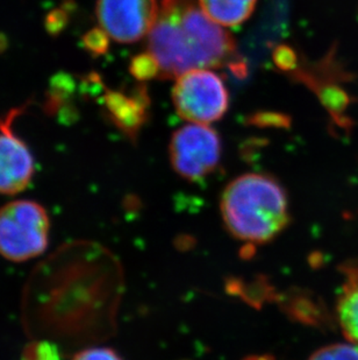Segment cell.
<instances>
[{
    "mask_svg": "<svg viewBox=\"0 0 358 360\" xmlns=\"http://www.w3.org/2000/svg\"><path fill=\"white\" fill-rule=\"evenodd\" d=\"M148 51L159 63V79H176L194 69L223 67L246 75L235 41L194 0H162L148 34Z\"/></svg>",
    "mask_w": 358,
    "mask_h": 360,
    "instance_id": "obj_1",
    "label": "cell"
},
{
    "mask_svg": "<svg viewBox=\"0 0 358 360\" xmlns=\"http://www.w3.org/2000/svg\"><path fill=\"white\" fill-rule=\"evenodd\" d=\"M220 211L227 230L237 240L265 244L290 221L286 191L265 174H244L225 188Z\"/></svg>",
    "mask_w": 358,
    "mask_h": 360,
    "instance_id": "obj_2",
    "label": "cell"
},
{
    "mask_svg": "<svg viewBox=\"0 0 358 360\" xmlns=\"http://www.w3.org/2000/svg\"><path fill=\"white\" fill-rule=\"evenodd\" d=\"M51 221L35 200H17L0 207V255L14 262L37 258L48 248Z\"/></svg>",
    "mask_w": 358,
    "mask_h": 360,
    "instance_id": "obj_3",
    "label": "cell"
},
{
    "mask_svg": "<svg viewBox=\"0 0 358 360\" xmlns=\"http://www.w3.org/2000/svg\"><path fill=\"white\" fill-rule=\"evenodd\" d=\"M173 102L180 118L207 125L225 116L230 96L218 74L210 69H194L177 77Z\"/></svg>",
    "mask_w": 358,
    "mask_h": 360,
    "instance_id": "obj_4",
    "label": "cell"
},
{
    "mask_svg": "<svg viewBox=\"0 0 358 360\" xmlns=\"http://www.w3.org/2000/svg\"><path fill=\"white\" fill-rule=\"evenodd\" d=\"M223 143L219 134L207 125L189 124L173 133L169 157L179 176L197 181L213 173L219 166Z\"/></svg>",
    "mask_w": 358,
    "mask_h": 360,
    "instance_id": "obj_5",
    "label": "cell"
},
{
    "mask_svg": "<svg viewBox=\"0 0 358 360\" xmlns=\"http://www.w3.org/2000/svg\"><path fill=\"white\" fill-rule=\"evenodd\" d=\"M97 18L110 38L133 44L145 38L159 18L157 0H98Z\"/></svg>",
    "mask_w": 358,
    "mask_h": 360,
    "instance_id": "obj_6",
    "label": "cell"
},
{
    "mask_svg": "<svg viewBox=\"0 0 358 360\" xmlns=\"http://www.w3.org/2000/svg\"><path fill=\"white\" fill-rule=\"evenodd\" d=\"M19 112V110H12L0 120V195L22 193L34 175V159L31 150L12 129V122Z\"/></svg>",
    "mask_w": 358,
    "mask_h": 360,
    "instance_id": "obj_7",
    "label": "cell"
},
{
    "mask_svg": "<svg viewBox=\"0 0 358 360\" xmlns=\"http://www.w3.org/2000/svg\"><path fill=\"white\" fill-rule=\"evenodd\" d=\"M148 101L143 89L132 96L120 91H107L104 97V104L111 120L131 139H136L147 120Z\"/></svg>",
    "mask_w": 358,
    "mask_h": 360,
    "instance_id": "obj_8",
    "label": "cell"
},
{
    "mask_svg": "<svg viewBox=\"0 0 358 360\" xmlns=\"http://www.w3.org/2000/svg\"><path fill=\"white\" fill-rule=\"evenodd\" d=\"M345 276L336 304L338 324L345 338L358 347V262L347 266Z\"/></svg>",
    "mask_w": 358,
    "mask_h": 360,
    "instance_id": "obj_9",
    "label": "cell"
},
{
    "mask_svg": "<svg viewBox=\"0 0 358 360\" xmlns=\"http://www.w3.org/2000/svg\"><path fill=\"white\" fill-rule=\"evenodd\" d=\"M207 17L223 27L244 24L253 14L257 0H198Z\"/></svg>",
    "mask_w": 358,
    "mask_h": 360,
    "instance_id": "obj_10",
    "label": "cell"
},
{
    "mask_svg": "<svg viewBox=\"0 0 358 360\" xmlns=\"http://www.w3.org/2000/svg\"><path fill=\"white\" fill-rule=\"evenodd\" d=\"M308 360H358V347L350 342L331 344L315 351Z\"/></svg>",
    "mask_w": 358,
    "mask_h": 360,
    "instance_id": "obj_11",
    "label": "cell"
},
{
    "mask_svg": "<svg viewBox=\"0 0 358 360\" xmlns=\"http://www.w3.org/2000/svg\"><path fill=\"white\" fill-rule=\"evenodd\" d=\"M129 70L140 82H147L156 76H159V63L149 51L133 58Z\"/></svg>",
    "mask_w": 358,
    "mask_h": 360,
    "instance_id": "obj_12",
    "label": "cell"
},
{
    "mask_svg": "<svg viewBox=\"0 0 358 360\" xmlns=\"http://www.w3.org/2000/svg\"><path fill=\"white\" fill-rule=\"evenodd\" d=\"M22 360H61L58 347L49 342H34L25 349Z\"/></svg>",
    "mask_w": 358,
    "mask_h": 360,
    "instance_id": "obj_13",
    "label": "cell"
},
{
    "mask_svg": "<svg viewBox=\"0 0 358 360\" xmlns=\"http://www.w3.org/2000/svg\"><path fill=\"white\" fill-rule=\"evenodd\" d=\"M108 37L102 28H95L88 32L83 39L84 46L91 54H105L108 48Z\"/></svg>",
    "mask_w": 358,
    "mask_h": 360,
    "instance_id": "obj_14",
    "label": "cell"
},
{
    "mask_svg": "<svg viewBox=\"0 0 358 360\" xmlns=\"http://www.w3.org/2000/svg\"><path fill=\"white\" fill-rule=\"evenodd\" d=\"M72 360H124L114 350L110 347H88L78 352Z\"/></svg>",
    "mask_w": 358,
    "mask_h": 360,
    "instance_id": "obj_15",
    "label": "cell"
},
{
    "mask_svg": "<svg viewBox=\"0 0 358 360\" xmlns=\"http://www.w3.org/2000/svg\"><path fill=\"white\" fill-rule=\"evenodd\" d=\"M274 60L276 65L283 70H291V69L296 67L297 60H296V55L291 48L286 46H281L278 47L274 51Z\"/></svg>",
    "mask_w": 358,
    "mask_h": 360,
    "instance_id": "obj_16",
    "label": "cell"
}]
</instances>
